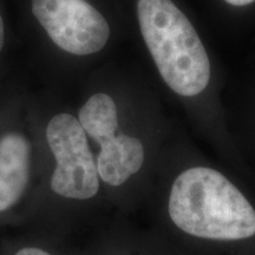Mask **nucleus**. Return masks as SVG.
<instances>
[{
	"label": "nucleus",
	"instance_id": "f257e3e1",
	"mask_svg": "<svg viewBox=\"0 0 255 255\" xmlns=\"http://www.w3.org/2000/svg\"><path fill=\"white\" fill-rule=\"evenodd\" d=\"M142 209L180 255H251L255 206L237 180L200 158L159 159Z\"/></svg>",
	"mask_w": 255,
	"mask_h": 255
},
{
	"label": "nucleus",
	"instance_id": "f03ea898",
	"mask_svg": "<svg viewBox=\"0 0 255 255\" xmlns=\"http://www.w3.org/2000/svg\"><path fill=\"white\" fill-rule=\"evenodd\" d=\"M139 27L163 81L175 94L191 98L210 81L205 46L189 19L171 0H139Z\"/></svg>",
	"mask_w": 255,
	"mask_h": 255
},
{
	"label": "nucleus",
	"instance_id": "7ed1b4c3",
	"mask_svg": "<svg viewBox=\"0 0 255 255\" xmlns=\"http://www.w3.org/2000/svg\"><path fill=\"white\" fill-rule=\"evenodd\" d=\"M45 136L55 159L49 180L51 193L76 203L109 202L98 175L96 155L78 119L68 113L55 115L47 123Z\"/></svg>",
	"mask_w": 255,
	"mask_h": 255
},
{
	"label": "nucleus",
	"instance_id": "20e7f679",
	"mask_svg": "<svg viewBox=\"0 0 255 255\" xmlns=\"http://www.w3.org/2000/svg\"><path fill=\"white\" fill-rule=\"evenodd\" d=\"M32 13L51 40L72 55L98 52L109 39L108 21L85 0H32Z\"/></svg>",
	"mask_w": 255,
	"mask_h": 255
},
{
	"label": "nucleus",
	"instance_id": "39448f33",
	"mask_svg": "<svg viewBox=\"0 0 255 255\" xmlns=\"http://www.w3.org/2000/svg\"><path fill=\"white\" fill-rule=\"evenodd\" d=\"M31 146L23 135L11 132L0 138V212L18 202L30 181Z\"/></svg>",
	"mask_w": 255,
	"mask_h": 255
},
{
	"label": "nucleus",
	"instance_id": "423d86ee",
	"mask_svg": "<svg viewBox=\"0 0 255 255\" xmlns=\"http://www.w3.org/2000/svg\"><path fill=\"white\" fill-rule=\"evenodd\" d=\"M97 255H180L158 233L117 213Z\"/></svg>",
	"mask_w": 255,
	"mask_h": 255
},
{
	"label": "nucleus",
	"instance_id": "0eeeda50",
	"mask_svg": "<svg viewBox=\"0 0 255 255\" xmlns=\"http://www.w3.org/2000/svg\"><path fill=\"white\" fill-rule=\"evenodd\" d=\"M15 255H58L52 253V252L44 250L40 247H24L20 251L17 252Z\"/></svg>",
	"mask_w": 255,
	"mask_h": 255
},
{
	"label": "nucleus",
	"instance_id": "6e6552de",
	"mask_svg": "<svg viewBox=\"0 0 255 255\" xmlns=\"http://www.w3.org/2000/svg\"><path fill=\"white\" fill-rule=\"evenodd\" d=\"M225 1H227L228 4L234 6H246L252 4V2H254L255 0H225Z\"/></svg>",
	"mask_w": 255,
	"mask_h": 255
},
{
	"label": "nucleus",
	"instance_id": "1a4fd4ad",
	"mask_svg": "<svg viewBox=\"0 0 255 255\" xmlns=\"http://www.w3.org/2000/svg\"><path fill=\"white\" fill-rule=\"evenodd\" d=\"M5 41V27H4V21H2L1 15H0V51L2 50Z\"/></svg>",
	"mask_w": 255,
	"mask_h": 255
}]
</instances>
